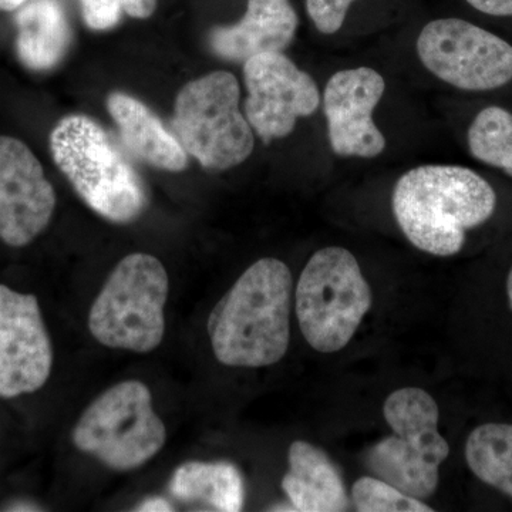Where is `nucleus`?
Instances as JSON below:
<instances>
[{"instance_id": "obj_1", "label": "nucleus", "mask_w": 512, "mask_h": 512, "mask_svg": "<svg viewBox=\"0 0 512 512\" xmlns=\"http://www.w3.org/2000/svg\"><path fill=\"white\" fill-rule=\"evenodd\" d=\"M293 279L276 258H262L239 276L208 318L212 352L229 367L281 362L291 342Z\"/></svg>"}, {"instance_id": "obj_2", "label": "nucleus", "mask_w": 512, "mask_h": 512, "mask_svg": "<svg viewBox=\"0 0 512 512\" xmlns=\"http://www.w3.org/2000/svg\"><path fill=\"white\" fill-rule=\"evenodd\" d=\"M393 214L410 244L434 256H453L468 229L493 217L497 195L481 175L460 165H421L394 187Z\"/></svg>"}, {"instance_id": "obj_3", "label": "nucleus", "mask_w": 512, "mask_h": 512, "mask_svg": "<svg viewBox=\"0 0 512 512\" xmlns=\"http://www.w3.org/2000/svg\"><path fill=\"white\" fill-rule=\"evenodd\" d=\"M50 151L74 191L104 220L130 224L147 210L144 181L104 128L90 117H63L50 134Z\"/></svg>"}, {"instance_id": "obj_4", "label": "nucleus", "mask_w": 512, "mask_h": 512, "mask_svg": "<svg viewBox=\"0 0 512 512\" xmlns=\"http://www.w3.org/2000/svg\"><path fill=\"white\" fill-rule=\"evenodd\" d=\"M383 414L393 434L370 448L367 468L410 497L430 498L439 487L440 466L450 454L439 431L436 400L419 387H404L387 397Z\"/></svg>"}, {"instance_id": "obj_5", "label": "nucleus", "mask_w": 512, "mask_h": 512, "mask_svg": "<svg viewBox=\"0 0 512 512\" xmlns=\"http://www.w3.org/2000/svg\"><path fill=\"white\" fill-rule=\"evenodd\" d=\"M168 292L167 271L156 256L127 255L94 299L90 333L106 348L153 352L164 339Z\"/></svg>"}, {"instance_id": "obj_6", "label": "nucleus", "mask_w": 512, "mask_h": 512, "mask_svg": "<svg viewBox=\"0 0 512 512\" xmlns=\"http://www.w3.org/2000/svg\"><path fill=\"white\" fill-rule=\"evenodd\" d=\"M372 305V288L359 262L342 247L315 252L296 285L299 328L311 348L320 353L346 348Z\"/></svg>"}, {"instance_id": "obj_7", "label": "nucleus", "mask_w": 512, "mask_h": 512, "mask_svg": "<svg viewBox=\"0 0 512 512\" xmlns=\"http://www.w3.org/2000/svg\"><path fill=\"white\" fill-rule=\"evenodd\" d=\"M167 429L140 380L114 384L84 410L73 430L77 450L116 471H131L157 456Z\"/></svg>"}, {"instance_id": "obj_8", "label": "nucleus", "mask_w": 512, "mask_h": 512, "mask_svg": "<svg viewBox=\"0 0 512 512\" xmlns=\"http://www.w3.org/2000/svg\"><path fill=\"white\" fill-rule=\"evenodd\" d=\"M239 99L237 77L222 70L192 80L178 93L174 136L208 170L237 167L254 151V133L239 111Z\"/></svg>"}, {"instance_id": "obj_9", "label": "nucleus", "mask_w": 512, "mask_h": 512, "mask_svg": "<svg viewBox=\"0 0 512 512\" xmlns=\"http://www.w3.org/2000/svg\"><path fill=\"white\" fill-rule=\"evenodd\" d=\"M417 55L441 82L467 92H488L512 80V46L461 19L427 23L417 39Z\"/></svg>"}, {"instance_id": "obj_10", "label": "nucleus", "mask_w": 512, "mask_h": 512, "mask_svg": "<svg viewBox=\"0 0 512 512\" xmlns=\"http://www.w3.org/2000/svg\"><path fill=\"white\" fill-rule=\"evenodd\" d=\"M244 80L248 90L245 117L265 144L288 137L298 119L318 110L320 96L315 80L284 52L248 59Z\"/></svg>"}, {"instance_id": "obj_11", "label": "nucleus", "mask_w": 512, "mask_h": 512, "mask_svg": "<svg viewBox=\"0 0 512 512\" xmlns=\"http://www.w3.org/2000/svg\"><path fill=\"white\" fill-rule=\"evenodd\" d=\"M52 367V342L36 296L0 285V397L42 389Z\"/></svg>"}, {"instance_id": "obj_12", "label": "nucleus", "mask_w": 512, "mask_h": 512, "mask_svg": "<svg viewBox=\"0 0 512 512\" xmlns=\"http://www.w3.org/2000/svg\"><path fill=\"white\" fill-rule=\"evenodd\" d=\"M56 192L42 164L23 141L0 137V239L25 247L49 225Z\"/></svg>"}, {"instance_id": "obj_13", "label": "nucleus", "mask_w": 512, "mask_h": 512, "mask_svg": "<svg viewBox=\"0 0 512 512\" xmlns=\"http://www.w3.org/2000/svg\"><path fill=\"white\" fill-rule=\"evenodd\" d=\"M386 82L370 67L340 70L330 77L323 93L330 147L340 157L375 158L386 138L373 121Z\"/></svg>"}, {"instance_id": "obj_14", "label": "nucleus", "mask_w": 512, "mask_h": 512, "mask_svg": "<svg viewBox=\"0 0 512 512\" xmlns=\"http://www.w3.org/2000/svg\"><path fill=\"white\" fill-rule=\"evenodd\" d=\"M291 0H248L244 18L214 28L208 36L212 52L229 62H247L262 53L284 52L298 30Z\"/></svg>"}, {"instance_id": "obj_15", "label": "nucleus", "mask_w": 512, "mask_h": 512, "mask_svg": "<svg viewBox=\"0 0 512 512\" xmlns=\"http://www.w3.org/2000/svg\"><path fill=\"white\" fill-rule=\"evenodd\" d=\"M107 110L119 127L121 143L138 160L174 173L187 168V151L146 104L116 92L107 99Z\"/></svg>"}, {"instance_id": "obj_16", "label": "nucleus", "mask_w": 512, "mask_h": 512, "mask_svg": "<svg viewBox=\"0 0 512 512\" xmlns=\"http://www.w3.org/2000/svg\"><path fill=\"white\" fill-rule=\"evenodd\" d=\"M289 471L282 478V490L293 511H348L349 497L338 468L322 448L296 440L289 447Z\"/></svg>"}, {"instance_id": "obj_17", "label": "nucleus", "mask_w": 512, "mask_h": 512, "mask_svg": "<svg viewBox=\"0 0 512 512\" xmlns=\"http://www.w3.org/2000/svg\"><path fill=\"white\" fill-rule=\"evenodd\" d=\"M20 63L33 72L52 70L62 62L72 42V29L59 0H32L15 16Z\"/></svg>"}, {"instance_id": "obj_18", "label": "nucleus", "mask_w": 512, "mask_h": 512, "mask_svg": "<svg viewBox=\"0 0 512 512\" xmlns=\"http://www.w3.org/2000/svg\"><path fill=\"white\" fill-rule=\"evenodd\" d=\"M170 491L185 503H204L212 510L237 512L244 507V481L234 464L190 461L175 470Z\"/></svg>"}, {"instance_id": "obj_19", "label": "nucleus", "mask_w": 512, "mask_h": 512, "mask_svg": "<svg viewBox=\"0 0 512 512\" xmlns=\"http://www.w3.org/2000/svg\"><path fill=\"white\" fill-rule=\"evenodd\" d=\"M466 461L474 476L512 498V424L487 423L471 431Z\"/></svg>"}, {"instance_id": "obj_20", "label": "nucleus", "mask_w": 512, "mask_h": 512, "mask_svg": "<svg viewBox=\"0 0 512 512\" xmlns=\"http://www.w3.org/2000/svg\"><path fill=\"white\" fill-rule=\"evenodd\" d=\"M471 156L512 177V114L503 107L481 110L467 133Z\"/></svg>"}, {"instance_id": "obj_21", "label": "nucleus", "mask_w": 512, "mask_h": 512, "mask_svg": "<svg viewBox=\"0 0 512 512\" xmlns=\"http://www.w3.org/2000/svg\"><path fill=\"white\" fill-rule=\"evenodd\" d=\"M353 505L359 512H431L433 508L419 498L377 477H362L353 484Z\"/></svg>"}, {"instance_id": "obj_22", "label": "nucleus", "mask_w": 512, "mask_h": 512, "mask_svg": "<svg viewBox=\"0 0 512 512\" xmlns=\"http://www.w3.org/2000/svg\"><path fill=\"white\" fill-rule=\"evenodd\" d=\"M353 2L355 0H306V10L320 33L333 35L342 28Z\"/></svg>"}, {"instance_id": "obj_23", "label": "nucleus", "mask_w": 512, "mask_h": 512, "mask_svg": "<svg viewBox=\"0 0 512 512\" xmlns=\"http://www.w3.org/2000/svg\"><path fill=\"white\" fill-rule=\"evenodd\" d=\"M80 3L84 22L93 30L114 28L124 10L121 0H80Z\"/></svg>"}, {"instance_id": "obj_24", "label": "nucleus", "mask_w": 512, "mask_h": 512, "mask_svg": "<svg viewBox=\"0 0 512 512\" xmlns=\"http://www.w3.org/2000/svg\"><path fill=\"white\" fill-rule=\"evenodd\" d=\"M478 12L491 16H512V0H466Z\"/></svg>"}, {"instance_id": "obj_25", "label": "nucleus", "mask_w": 512, "mask_h": 512, "mask_svg": "<svg viewBox=\"0 0 512 512\" xmlns=\"http://www.w3.org/2000/svg\"><path fill=\"white\" fill-rule=\"evenodd\" d=\"M121 5L131 18L147 19L156 10L157 0H121Z\"/></svg>"}, {"instance_id": "obj_26", "label": "nucleus", "mask_w": 512, "mask_h": 512, "mask_svg": "<svg viewBox=\"0 0 512 512\" xmlns=\"http://www.w3.org/2000/svg\"><path fill=\"white\" fill-rule=\"evenodd\" d=\"M137 511L141 512H168L174 511V508L171 507V504L168 503L167 500L160 497L148 498V500L144 501L138 505Z\"/></svg>"}, {"instance_id": "obj_27", "label": "nucleus", "mask_w": 512, "mask_h": 512, "mask_svg": "<svg viewBox=\"0 0 512 512\" xmlns=\"http://www.w3.org/2000/svg\"><path fill=\"white\" fill-rule=\"evenodd\" d=\"M28 2L29 0H0V10H3V12H13V10L22 8Z\"/></svg>"}, {"instance_id": "obj_28", "label": "nucleus", "mask_w": 512, "mask_h": 512, "mask_svg": "<svg viewBox=\"0 0 512 512\" xmlns=\"http://www.w3.org/2000/svg\"><path fill=\"white\" fill-rule=\"evenodd\" d=\"M507 295H508V302H510V308L512 311V268H511L510 274H508V279H507Z\"/></svg>"}, {"instance_id": "obj_29", "label": "nucleus", "mask_w": 512, "mask_h": 512, "mask_svg": "<svg viewBox=\"0 0 512 512\" xmlns=\"http://www.w3.org/2000/svg\"><path fill=\"white\" fill-rule=\"evenodd\" d=\"M16 508H10L12 511H39V508L33 507L30 504H19L15 505Z\"/></svg>"}]
</instances>
